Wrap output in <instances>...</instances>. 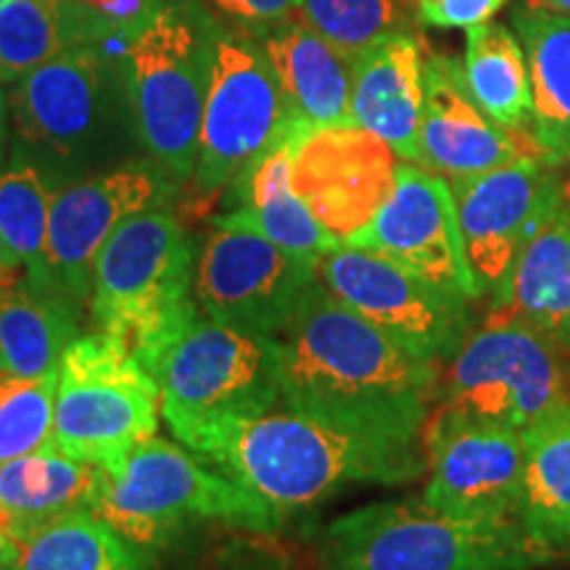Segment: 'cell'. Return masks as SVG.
I'll use <instances>...</instances> for the list:
<instances>
[{"mask_svg": "<svg viewBox=\"0 0 570 570\" xmlns=\"http://www.w3.org/2000/svg\"><path fill=\"white\" fill-rule=\"evenodd\" d=\"M212 3L248 27H273L298 9V0H212Z\"/></svg>", "mask_w": 570, "mask_h": 570, "instance_id": "36", "label": "cell"}, {"mask_svg": "<svg viewBox=\"0 0 570 570\" xmlns=\"http://www.w3.org/2000/svg\"><path fill=\"white\" fill-rule=\"evenodd\" d=\"M21 558V541L9 525H0V570H17Z\"/></svg>", "mask_w": 570, "mask_h": 570, "instance_id": "37", "label": "cell"}, {"mask_svg": "<svg viewBox=\"0 0 570 570\" xmlns=\"http://www.w3.org/2000/svg\"><path fill=\"white\" fill-rule=\"evenodd\" d=\"M53 196L51 183L27 156L13 154L0 164V235L32 285L42 277Z\"/></svg>", "mask_w": 570, "mask_h": 570, "instance_id": "30", "label": "cell"}, {"mask_svg": "<svg viewBox=\"0 0 570 570\" xmlns=\"http://www.w3.org/2000/svg\"><path fill=\"white\" fill-rule=\"evenodd\" d=\"M562 558L523 520L452 515L423 497L365 504L320 533L323 570H539Z\"/></svg>", "mask_w": 570, "mask_h": 570, "instance_id": "3", "label": "cell"}, {"mask_svg": "<svg viewBox=\"0 0 570 570\" xmlns=\"http://www.w3.org/2000/svg\"><path fill=\"white\" fill-rule=\"evenodd\" d=\"M0 525H9V529H11V523H9V515H6L3 508H0Z\"/></svg>", "mask_w": 570, "mask_h": 570, "instance_id": "41", "label": "cell"}, {"mask_svg": "<svg viewBox=\"0 0 570 570\" xmlns=\"http://www.w3.org/2000/svg\"><path fill=\"white\" fill-rule=\"evenodd\" d=\"M399 156L356 125L298 130L291 183L296 196L346 244L375 217L396 185Z\"/></svg>", "mask_w": 570, "mask_h": 570, "instance_id": "17", "label": "cell"}, {"mask_svg": "<svg viewBox=\"0 0 570 570\" xmlns=\"http://www.w3.org/2000/svg\"><path fill=\"white\" fill-rule=\"evenodd\" d=\"M17 570H151L148 552L92 512H71L21 533Z\"/></svg>", "mask_w": 570, "mask_h": 570, "instance_id": "29", "label": "cell"}, {"mask_svg": "<svg viewBox=\"0 0 570 570\" xmlns=\"http://www.w3.org/2000/svg\"><path fill=\"white\" fill-rule=\"evenodd\" d=\"M523 156H541L531 135L497 125L473 101L462 77V61L452 56L425 53L417 167L452 183L504 167Z\"/></svg>", "mask_w": 570, "mask_h": 570, "instance_id": "18", "label": "cell"}, {"mask_svg": "<svg viewBox=\"0 0 570 570\" xmlns=\"http://www.w3.org/2000/svg\"><path fill=\"white\" fill-rule=\"evenodd\" d=\"M173 196L175 180L156 161L122 164L56 190L42 277L35 288L80 309L90 302L92 265L109 235L132 214L159 209Z\"/></svg>", "mask_w": 570, "mask_h": 570, "instance_id": "13", "label": "cell"}, {"mask_svg": "<svg viewBox=\"0 0 570 570\" xmlns=\"http://www.w3.org/2000/svg\"><path fill=\"white\" fill-rule=\"evenodd\" d=\"M294 130L265 48L244 35H217L194 173L198 194L235 185Z\"/></svg>", "mask_w": 570, "mask_h": 570, "instance_id": "10", "label": "cell"}, {"mask_svg": "<svg viewBox=\"0 0 570 570\" xmlns=\"http://www.w3.org/2000/svg\"><path fill=\"white\" fill-rule=\"evenodd\" d=\"M106 106V59L85 40H71L13 85L9 109L27 146L56 156L80 154L96 138Z\"/></svg>", "mask_w": 570, "mask_h": 570, "instance_id": "19", "label": "cell"}, {"mask_svg": "<svg viewBox=\"0 0 570 570\" xmlns=\"http://www.w3.org/2000/svg\"><path fill=\"white\" fill-rule=\"evenodd\" d=\"M9 98H6L3 85H0V148L6 142V132H9Z\"/></svg>", "mask_w": 570, "mask_h": 570, "instance_id": "40", "label": "cell"}, {"mask_svg": "<svg viewBox=\"0 0 570 570\" xmlns=\"http://www.w3.org/2000/svg\"><path fill=\"white\" fill-rule=\"evenodd\" d=\"M512 27L529 61L533 146L554 167L570 169V17L523 6Z\"/></svg>", "mask_w": 570, "mask_h": 570, "instance_id": "23", "label": "cell"}, {"mask_svg": "<svg viewBox=\"0 0 570 570\" xmlns=\"http://www.w3.org/2000/svg\"><path fill=\"white\" fill-rule=\"evenodd\" d=\"M508 0H417L420 17L425 24L441 30H470L494 19Z\"/></svg>", "mask_w": 570, "mask_h": 570, "instance_id": "35", "label": "cell"}, {"mask_svg": "<svg viewBox=\"0 0 570 570\" xmlns=\"http://www.w3.org/2000/svg\"><path fill=\"white\" fill-rule=\"evenodd\" d=\"M6 3H9V0H0V6H6Z\"/></svg>", "mask_w": 570, "mask_h": 570, "instance_id": "42", "label": "cell"}, {"mask_svg": "<svg viewBox=\"0 0 570 570\" xmlns=\"http://www.w3.org/2000/svg\"><path fill=\"white\" fill-rule=\"evenodd\" d=\"M525 6L550 11V13H560V17H570V0H525Z\"/></svg>", "mask_w": 570, "mask_h": 570, "instance_id": "39", "label": "cell"}, {"mask_svg": "<svg viewBox=\"0 0 570 570\" xmlns=\"http://www.w3.org/2000/svg\"><path fill=\"white\" fill-rule=\"evenodd\" d=\"M161 415L177 439L227 417H252L283 402L281 338L196 315L154 356Z\"/></svg>", "mask_w": 570, "mask_h": 570, "instance_id": "6", "label": "cell"}, {"mask_svg": "<svg viewBox=\"0 0 570 570\" xmlns=\"http://www.w3.org/2000/svg\"><path fill=\"white\" fill-rule=\"evenodd\" d=\"M298 19L348 59L396 32L394 0H298Z\"/></svg>", "mask_w": 570, "mask_h": 570, "instance_id": "33", "label": "cell"}, {"mask_svg": "<svg viewBox=\"0 0 570 570\" xmlns=\"http://www.w3.org/2000/svg\"><path fill=\"white\" fill-rule=\"evenodd\" d=\"M19 273H24V267L19 265V259L11 254V248L6 246L3 235H0V281H3V277L19 275Z\"/></svg>", "mask_w": 570, "mask_h": 570, "instance_id": "38", "label": "cell"}, {"mask_svg": "<svg viewBox=\"0 0 570 570\" xmlns=\"http://www.w3.org/2000/svg\"><path fill=\"white\" fill-rule=\"evenodd\" d=\"M285 135L277 146L262 156L248 173L233 185L238 209L259 227L267 238H273L285 252L317 262L320 256L341 246V240L309 212L296 196L291 183V164H294L296 132Z\"/></svg>", "mask_w": 570, "mask_h": 570, "instance_id": "24", "label": "cell"}, {"mask_svg": "<svg viewBox=\"0 0 570 570\" xmlns=\"http://www.w3.org/2000/svg\"><path fill=\"white\" fill-rule=\"evenodd\" d=\"M346 244L373 248L468 302L483 298L468 262L452 185L412 161L399 164L386 204Z\"/></svg>", "mask_w": 570, "mask_h": 570, "instance_id": "16", "label": "cell"}, {"mask_svg": "<svg viewBox=\"0 0 570 570\" xmlns=\"http://www.w3.org/2000/svg\"><path fill=\"white\" fill-rule=\"evenodd\" d=\"M525 475L520 520L570 550V402L523 431Z\"/></svg>", "mask_w": 570, "mask_h": 570, "instance_id": "27", "label": "cell"}, {"mask_svg": "<svg viewBox=\"0 0 570 570\" xmlns=\"http://www.w3.org/2000/svg\"><path fill=\"white\" fill-rule=\"evenodd\" d=\"M56 386L59 367L0 381V465L53 446Z\"/></svg>", "mask_w": 570, "mask_h": 570, "instance_id": "32", "label": "cell"}, {"mask_svg": "<svg viewBox=\"0 0 570 570\" xmlns=\"http://www.w3.org/2000/svg\"><path fill=\"white\" fill-rule=\"evenodd\" d=\"M61 9L75 11L88 30L132 38L161 9V0H59Z\"/></svg>", "mask_w": 570, "mask_h": 570, "instance_id": "34", "label": "cell"}, {"mask_svg": "<svg viewBox=\"0 0 570 570\" xmlns=\"http://www.w3.org/2000/svg\"><path fill=\"white\" fill-rule=\"evenodd\" d=\"M71 42L59 0H9L0 6V85H17Z\"/></svg>", "mask_w": 570, "mask_h": 570, "instance_id": "31", "label": "cell"}, {"mask_svg": "<svg viewBox=\"0 0 570 570\" xmlns=\"http://www.w3.org/2000/svg\"><path fill=\"white\" fill-rule=\"evenodd\" d=\"M77 336V312L24 273L0 281V381L51 373Z\"/></svg>", "mask_w": 570, "mask_h": 570, "instance_id": "26", "label": "cell"}, {"mask_svg": "<svg viewBox=\"0 0 570 570\" xmlns=\"http://www.w3.org/2000/svg\"><path fill=\"white\" fill-rule=\"evenodd\" d=\"M570 402V356L515 317L487 312L441 367V407L525 431Z\"/></svg>", "mask_w": 570, "mask_h": 570, "instance_id": "9", "label": "cell"}, {"mask_svg": "<svg viewBox=\"0 0 570 570\" xmlns=\"http://www.w3.org/2000/svg\"><path fill=\"white\" fill-rule=\"evenodd\" d=\"M283 404L346 423L423 436L441 367L338 302L323 283L281 333Z\"/></svg>", "mask_w": 570, "mask_h": 570, "instance_id": "2", "label": "cell"}, {"mask_svg": "<svg viewBox=\"0 0 570 570\" xmlns=\"http://www.w3.org/2000/svg\"><path fill=\"white\" fill-rule=\"evenodd\" d=\"M161 389L132 348L109 333L71 341L59 362L53 446L106 465L156 436Z\"/></svg>", "mask_w": 570, "mask_h": 570, "instance_id": "8", "label": "cell"}, {"mask_svg": "<svg viewBox=\"0 0 570 570\" xmlns=\"http://www.w3.org/2000/svg\"><path fill=\"white\" fill-rule=\"evenodd\" d=\"M423 499L462 518L520 520L523 431L436 404L423 425Z\"/></svg>", "mask_w": 570, "mask_h": 570, "instance_id": "14", "label": "cell"}, {"mask_svg": "<svg viewBox=\"0 0 570 570\" xmlns=\"http://www.w3.org/2000/svg\"><path fill=\"white\" fill-rule=\"evenodd\" d=\"M317 277L348 309L436 367H444L473 331V302L373 248L341 244L320 256Z\"/></svg>", "mask_w": 570, "mask_h": 570, "instance_id": "12", "label": "cell"}, {"mask_svg": "<svg viewBox=\"0 0 570 570\" xmlns=\"http://www.w3.org/2000/svg\"><path fill=\"white\" fill-rule=\"evenodd\" d=\"M539 570H547V568H539Z\"/></svg>", "mask_w": 570, "mask_h": 570, "instance_id": "43", "label": "cell"}, {"mask_svg": "<svg viewBox=\"0 0 570 570\" xmlns=\"http://www.w3.org/2000/svg\"><path fill=\"white\" fill-rule=\"evenodd\" d=\"M214 40L183 6L169 3L130 38L125 53L135 130L175 183L196 173Z\"/></svg>", "mask_w": 570, "mask_h": 570, "instance_id": "7", "label": "cell"}, {"mask_svg": "<svg viewBox=\"0 0 570 570\" xmlns=\"http://www.w3.org/2000/svg\"><path fill=\"white\" fill-rule=\"evenodd\" d=\"M425 101V48L415 35L391 32L354 59L352 122L417 164L420 117Z\"/></svg>", "mask_w": 570, "mask_h": 570, "instance_id": "20", "label": "cell"}, {"mask_svg": "<svg viewBox=\"0 0 570 570\" xmlns=\"http://www.w3.org/2000/svg\"><path fill=\"white\" fill-rule=\"evenodd\" d=\"M462 77L473 101L512 132L529 135L531 77L523 42L497 21H483L468 30Z\"/></svg>", "mask_w": 570, "mask_h": 570, "instance_id": "28", "label": "cell"}, {"mask_svg": "<svg viewBox=\"0 0 570 570\" xmlns=\"http://www.w3.org/2000/svg\"><path fill=\"white\" fill-rule=\"evenodd\" d=\"M489 312L531 325L570 356V190L515 256Z\"/></svg>", "mask_w": 570, "mask_h": 570, "instance_id": "22", "label": "cell"}, {"mask_svg": "<svg viewBox=\"0 0 570 570\" xmlns=\"http://www.w3.org/2000/svg\"><path fill=\"white\" fill-rule=\"evenodd\" d=\"M180 441L277 518L309 510L352 483H410L425 470L423 436L381 431L277 404L194 428Z\"/></svg>", "mask_w": 570, "mask_h": 570, "instance_id": "1", "label": "cell"}, {"mask_svg": "<svg viewBox=\"0 0 570 570\" xmlns=\"http://www.w3.org/2000/svg\"><path fill=\"white\" fill-rule=\"evenodd\" d=\"M449 185L468 262L487 296L494 294L515 256L568 196L570 169L554 167L541 156H523Z\"/></svg>", "mask_w": 570, "mask_h": 570, "instance_id": "15", "label": "cell"}, {"mask_svg": "<svg viewBox=\"0 0 570 570\" xmlns=\"http://www.w3.org/2000/svg\"><path fill=\"white\" fill-rule=\"evenodd\" d=\"M296 127H338L352 122L354 61L306 27L283 19L262 40Z\"/></svg>", "mask_w": 570, "mask_h": 570, "instance_id": "21", "label": "cell"}, {"mask_svg": "<svg viewBox=\"0 0 570 570\" xmlns=\"http://www.w3.org/2000/svg\"><path fill=\"white\" fill-rule=\"evenodd\" d=\"M88 304L98 331L125 341L148 370L198 315L194 244L180 219L164 206L125 219L96 256Z\"/></svg>", "mask_w": 570, "mask_h": 570, "instance_id": "5", "label": "cell"}, {"mask_svg": "<svg viewBox=\"0 0 570 570\" xmlns=\"http://www.w3.org/2000/svg\"><path fill=\"white\" fill-rule=\"evenodd\" d=\"M92 515L142 552L159 550L206 520L262 533L283 523L252 491L206 468L194 449L156 436L98 465Z\"/></svg>", "mask_w": 570, "mask_h": 570, "instance_id": "4", "label": "cell"}, {"mask_svg": "<svg viewBox=\"0 0 570 570\" xmlns=\"http://www.w3.org/2000/svg\"><path fill=\"white\" fill-rule=\"evenodd\" d=\"M96 491L98 465L56 446L0 465V508L17 537L71 512H92Z\"/></svg>", "mask_w": 570, "mask_h": 570, "instance_id": "25", "label": "cell"}, {"mask_svg": "<svg viewBox=\"0 0 570 570\" xmlns=\"http://www.w3.org/2000/svg\"><path fill=\"white\" fill-rule=\"evenodd\" d=\"M317 281V262L285 252L240 209L214 219L196 259L204 315L267 336H281Z\"/></svg>", "mask_w": 570, "mask_h": 570, "instance_id": "11", "label": "cell"}]
</instances>
